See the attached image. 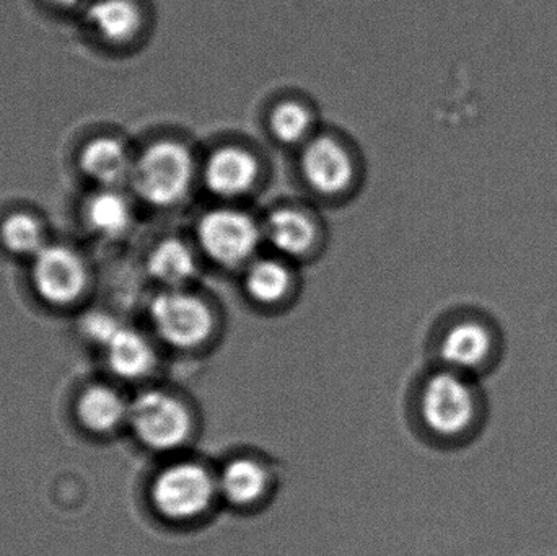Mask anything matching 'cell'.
Masks as SVG:
<instances>
[{
	"mask_svg": "<svg viewBox=\"0 0 557 556\" xmlns=\"http://www.w3.org/2000/svg\"><path fill=\"white\" fill-rule=\"evenodd\" d=\"M263 232L257 222L235 209H214L198 224V240L205 254L222 267L234 268L250 260Z\"/></svg>",
	"mask_w": 557,
	"mask_h": 556,
	"instance_id": "cell-6",
	"label": "cell"
},
{
	"mask_svg": "<svg viewBox=\"0 0 557 556\" xmlns=\"http://www.w3.org/2000/svg\"><path fill=\"white\" fill-rule=\"evenodd\" d=\"M310 113L295 101H284L274 108L270 126L277 140L284 144H297L310 129Z\"/></svg>",
	"mask_w": 557,
	"mask_h": 556,
	"instance_id": "cell-21",
	"label": "cell"
},
{
	"mask_svg": "<svg viewBox=\"0 0 557 556\" xmlns=\"http://www.w3.org/2000/svg\"><path fill=\"white\" fill-rule=\"evenodd\" d=\"M152 503L163 518L189 521L211 508L219 495L218 479L198 462L165 467L152 483Z\"/></svg>",
	"mask_w": 557,
	"mask_h": 556,
	"instance_id": "cell-2",
	"label": "cell"
},
{
	"mask_svg": "<svg viewBox=\"0 0 557 556\" xmlns=\"http://www.w3.org/2000/svg\"><path fill=\"white\" fill-rule=\"evenodd\" d=\"M149 313L157 335L173 348H198L214 330L211 309L199 297L180 289L159 294Z\"/></svg>",
	"mask_w": 557,
	"mask_h": 556,
	"instance_id": "cell-5",
	"label": "cell"
},
{
	"mask_svg": "<svg viewBox=\"0 0 557 556\" xmlns=\"http://www.w3.org/2000/svg\"><path fill=\"white\" fill-rule=\"evenodd\" d=\"M121 326H123V323L117 322L114 317L108 316V313L94 312L85 317L84 322H82V333H84L85 338L90 339L91 343L103 348L108 339H110Z\"/></svg>",
	"mask_w": 557,
	"mask_h": 556,
	"instance_id": "cell-22",
	"label": "cell"
},
{
	"mask_svg": "<svg viewBox=\"0 0 557 556\" xmlns=\"http://www.w3.org/2000/svg\"><path fill=\"white\" fill-rule=\"evenodd\" d=\"M82 13L91 32L108 45H126L143 28L144 13L137 0H90Z\"/></svg>",
	"mask_w": 557,
	"mask_h": 556,
	"instance_id": "cell-10",
	"label": "cell"
},
{
	"mask_svg": "<svg viewBox=\"0 0 557 556\" xmlns=\"http://www.w3.org/2000/svg\"><path fill=\"white\" fill-rule=\"evenodd\" d=\"M263 235L271 247L288 257H300L314 242L310 219L294 209H278L268 218Z\"/></svg>",
	"mask_w": 557,
	"mask_h": 556,
	"instance_id": "cell-18",
	"label": "cell"
},
{
	"mask_svg": "<svg viewBox=\"0 0 557 556\" xmlns=\"http://www.w3.org/2000/svg\"><path fill=\"white\" fill-rule=\"evenodd\" d=\"M270 485L267 469L257 460H231L218 477L219 495L237 506L260 502Z\"/></svg>",
	"mask_w": 557,
	"mask_h": 556,
	"instance_id": "cell-16",
	"label": "cell"
},
{
	"mask_svg": "<svg viewBox=\"0 0 557 556\" xmlns=\"http://www.w3.org/2000/svg\"><path fill=\"white\" fill-rule=\"evenodd\" d=\"M147 270L153 280L165 284L169 289H180L196 276L198 263L185 242L165 238L150 251Z\"/></svg>",
	"mask_w": 557,
	"mask_h": 556,
	"instance_id": "cell-17",
	"label": "cell"
},
{
	"mask_svg": "<svg viewBox=\"0 0 557 556\" xmlns=\"http://www.w3.org/2000/svg\"><path fill=\"white\" fill-rule=\"evenodd\" d=\"M129 405L114 388L91 385L78 398V421L91 433H113L129 418Z\"/></svg>",
	"mask_w": 557,
	"mask_h": 556,
	"instance_id": "cell-14",
	"label": "cell"
},
{
	"mask_svg": "<svg viewBox=\"0 0 557 556\" xmlns=\"http://www.w3.org/2000/svg\"><path fill=\"white\" fill-rule=\"evenodd\" d=\"M422 418L438 436L463 433L474 418L473 391L457 372H441L429 379L422 392Z\"/></svg>",
	"mask_w": 557,
	"mask_h": 556,
	"instance_id": "cell-7",
	"label": "cell"
},
{
	"mask_svg": "<svg viewBox=\"0 0 557 556\" xmlns=\"http://www.w3.org/2000/svg\"><path fill=\"white\" fill-rule=\"evenodd\" d=\"M245 286L257 302L267 304V306L276 304L290 287V273L278 261H257L248 270Z\"/></svg>",
	"mask_w": 557,
	"mask_h": 556,
	"instance_id": "cell-20",
	"label": "cell"
},
{
	"mask_svg": "<svg viewBox=\"0 0 557 556\" xmlns=\"http://www.w3.org/2000/svg\"><path fill=\"white\" fill-rule=\"evenodd\" d=\"M0 244L15 257L33 258L48 245L45 224L32 212H12L0 222Z\"/></svg>",
	"mask_w": 557,
	"mask_h": 556,
	"instance_id": "cell-19",
	"label": "cell"
},
{
	"mask_svg": "<svg viewBox=\"0 0 557 556\" xmlns=\"http://www.w3.org/2000/svg\"><path fill=\"white\" fill-rule=\"evenodd\" d=\"M114 374L129 381L146 378L156 366V351L143 333L123 325L103 346Z\"/></svg>",
	"mask_w": 557,
	"mask_h": 556,
	"instance_id": "cell-13",
	"label": "cell"
},
{
	"mask_svg": "<svg viewBox=\"0 0 557 556\" xmlns=\"http://www.w3.org/2000/svg\"><path fill=\"white\" fill-rule=\"evenodd\" d=\"M49 9L58 10V12H84L85 7L90 0H42Z\"/></svg>",
	"mask_w": 557,
	"mask_h": 556,
	"instance_id": "cell-23",
	"label": "cell"
},
{
	"mask_svg": "<svg viewBox=\"0 0 557 556\" xmlns=\"http://www.w3.org/2000/svg\"><path fill=\"white\" fill-rule=\"evenodd\" d=\"M82 218L97 237L117 240L133 227V205L121 188H98L84 202Z\"/></svg>",
	"mask_w": 557,
	"mask_h": 556,
	"instance_id": "cell-12",
	"label": "cell"
},
{
	"mask_svg": "<svg viewBox=\"0 0 557 556\" xmlns=\"http://www.w3.org/2000/svg\"><path fill=\"white\" fill-rule=\"evenodd\" d=\"M493 348L490 330L476 322L455 325L442 339L441 355L454 369L468 371L483 365Z\"/></svg>",
	"mask_w": 557,
	"mask_h": 556,
	"instance_id": "cell-15",
	"label": "cell"
},
{
	"mask_svg": "<svg viewBox=\"0 0 557 556\" xmlns=\"http://www.w3.org/2000/svg\"><path fill=\"white\" fill-rule=\"evenodd\" d=\"M257 159L240 147L215 150L206 163V185L222 198L244 195L257 182Z\"/></svg>",
	"mask_w": 557,
	"mask_h": 556,
	"instance_id": "cell-11",
	"label": "cell"
},
{
	"mask_svg": "<svg viewBox=\"0 0 557 556\" xmlns=\"http://www.w3.org/2000/svg\"><path fill=\"white\" fill-rule=\"evenodd\" d=\"M127 423L137 440L157 453L178 449L193 430L186 405L162 391H147L129 405Z\"/></svg>",
	"mask_w": 557,
	"mask_h": 556,
	"instance_id": "cell-3",
	"label": "cell"
},
{
	"mask_svg": "<svg viewBox=\"0 0 557 556\" xmlns=\"http://www.w3.org/2000/svg\"><path fill=\"white\" fill-rule=\"evenodd\" d=\"M32 263L33 289L42 302L67 309L84 299L90 286V270L77 250L48 244Z\"/></svg>",
	"mask_w": 557,
	"mask_h": 556,
	"instance_id": "cell-4",
	"label": "cell"
},
{
	"mask_svg": "<svg viewBox=\"0 0 557 556\" xmlns=\"http://www.w3.org/2000/svg\"><path fill=\"white\" fill-rule=\"evenodd\" d=\"M301 172L311 188L336 195L349 186L354 175L349 153L333 137L310 140L301 152Z\"/></svg>",
	"mask_w": 557,
	"mask_h": 556,
	"instance_id": "cell-8",
	"label": "cell"
},
{
	"mask_svg": "<svg viewBox=\"0 0 557 556\" xmlns=\"http://www.w3.org/2000/svg\"><path fill=\"white\" fill-rule=\"evenodd\" d=\"M191 180L189 150L175 140H157L134 160L129 183L147 205L169 208L185 198Z\"/></svg>",
	"mask_w": 557,
	"mask_h": 556,
	"instance_id": "cell-1",
	"label": "cell"
},
{
	"mask_svg": "<svg viewBox=\"0 0 557 556\" xmlns=\"http://www.w3.org/2000/svg\"><path fill=\"white\" fill-rule=\"evenodd\" d=\"M82 173L98 188H121L129 183L134 160L116 137L100 136L88 140L78 156Z\"/></svg>",
	"mask_w": 557,
	"mask_h": 556,
	"instance_id": "cell-9",
	"label": "cell"
}]
</instances>
